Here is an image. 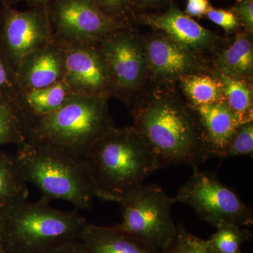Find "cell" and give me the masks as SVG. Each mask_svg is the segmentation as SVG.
I'll return each mask as SVG.
<instances>
[{"label":"cell","instance_id":"obj_4","mask_svg":"<svg viewBox=\"0 0 253 253\" xmlns=\"http://www.w3.org/2000/svg\"><path fill=\"white\" fill-rule=\"evenodd\" d=\"M5 251L7 253H47L81 239L87 225L76 211H63L39 201H14L0 211Z\"/></svg>","mask_w":253,"mask_h":253},{"label":"cell","instance_id":"obj_23","mask_svg":"<svg viewBox=\"0 0 253 253\" xmlns=\"http://www.w3.org/2000/svg\"><path fill=\"white\" fill-rule=\"evenodd\" d=\"M252 238L249 229L235 224L219 226L208 243L217 253H239L241 246Z\"/></svg>","mask_w":253,"mask_h":253},{"label":"cell","instance_id":"obj_8","mask_svg":"<svg viewBox=\"0 0 253 253\" xmlns=\"http://www.w3.org/2000/svg\"><path fill=\"white\" fill-rule=\"evenodd\" d=\"M98 44L112 80L114 97L131 102L149 78L141 37L130 28L108 33Z\"/></svg>","mask_w":253,"mask_h":253},{"label":"cell","instance_id":"obj_10","mask_svg":"<svg viewBox=\"0 0 253 253\" xmlns=\"http://www.w3.org/2000/svg\"><path fill=\"white\" fill-rule=\"evenodd\" d=\"M55 39L66 43H96L108 33L130 28L105 14L94 0H53L48 5Z\"/></svg>","mask_w":253,"mask_h":253},{"label":"cell","instance_id":"obj_11","mask_svg":"<svg viewBox=\"0 0 253 253\" xmlns=\"http://www.w3.org/2000/svg\"><path fill=\"white\" fill-rule=\"evenodd\" d=\"M62 43L65 54L63 81L71 94L107 99L114 97L112 80L98 42Z\"/></svg>","mask_w":253,"mask_h":253},{"label":"cell","instance_id":"obj_14","mask_svg":"<svg viewBox=\"0 0 253 253\" xmlns=\"http://www.w3.org/2000/svg\"><path fill=\"white\" fill-rule=\"evenodd\" d=\"M65 73L63 43L55 39L26 58L16 73L18 89H37L62 81Z\"/></svg>","mask_w":253,"mask_h":253},{"label":"cell","instance_id":"obj_18","mask_svg":"<svg viewBox=\"0 0 253 253\" xmlns=\"http://www.w3.org/2000/svg\"><path fill=\"white\" fill-rule=\"evenodd\" d=\"M213 72L238 79L252 81L253 42L252 33H239L230 45L216 54Z\"/></svg>","mask_w":253,"mask_h":253},{"label":"cell","instance_id":"obj_22","mask_svg":"<svg viewBox=\"0 0 253 253\" xmlns=\"http://www.w3.org/2000/svg\"><path fill=\"white\" fill-rule=\"evenodd\" d=\"M26 141L23 123L11 98L0 96V148Z\"/></svg>","mask_w":253,"mask_h":253},{"label":"cell","instance_id":"obj_19","mask_svg":"<svg viewBox=\"0 0 253 253\" xmlns=\"http://www.w3.org/2000/svg\"><path fill=\"white\" fill-rule=\"evenodd\" d=\"M178 82L186 101L191 106L224 101L222 84L212 71L184 76Z\"/></svg>","mask_w":253,"mask_h":253},{"label":"cell","instance_id":"obj_7","mask_svg":"<svg viewBox=\"0 0 253 253\" xmlns=\"http://www.w3.org/2000/svg\"><path fill=\"white\" fill-rule=\"evenodd\" d=\"M175 203L187 204L201 219L215 228L224 224L252 226L253 213L235 191L212 173L193 168L192 175L178 190Z\"/></svg>","mask_w":253,"mask_h":253},{"label":"cell","instance_id":"obj_17","mask_svg":"<svg viewBox=\"0 0 253 253\" xmlns=\"http://www.w3.org/2000/svg\"><path fill=\"white\" fill-rule=\"evenodd\" d=\"M80 240L91 253H163L142 240L113 226L88 224Z\"/></svg>","mask_w":253,"mask_h":253},{"label":"cell","instance_id":"obj_13","mask_svg":"<svg viewBox=\"0 0 253 253\" xmlns=\"http://www.w3.org/2000/svg\"><path fill=\"white\" fill-rule=\"evenodd\" d=\"M132 23H139L161 32L180 45L202 56L217 47L220 41L214 32L194 21L181 11L174 3L168 5L161 13H136Z\"/></svg>","mask_w":253,"mask_h":253},{"label":"cell","instance_id":"obj_2","mask_svg":"<svg viewBox=\"0 0 253 253\" xmlns=\"http://www.w3.org/2000/svg\"><path fill=\"white\" fill-rule=\"evenodd\" d=\"M97 198L117 202L158 169L152 150L132 126L101 134L82 156Z\"/></svg>","mask_w":253,"mask_h":253},{"label":"cell","instance_id":"obj_33","mask_svg":"<svg viewBox=\"0 0 253 253\" xmlns=\"http://www.w3.org/2000/svg\"><path fill=\"white\" fill-rule=\"evenodd\" d=\"M23 1L27 3L28 6L32 8L37 7V6H48L53 0H23Z\"/></svg>","mask_w":253,"mask_h":253},{"label":"cell","instance_id":"obj_30","mask_svg":"<svg viewBox=\"0 0 253 253\" xmlns=\"http://www.w3.org/2000/svg\"><path fill=\"white\" fill-rule=\"evenodd\" d=\"M210 0H186L184 13L190 17H202L212 8Z\"/></svg>","mask_w":253,"mask_h":253},{"label":"cell","instance_id":"obj_24","mask_svg":"<svg viewBox=\"0 0 253 253\" xmlns=\"http://www.w3.org/2000/svg\"><path fill=\"white\" fill-rule=\"evenodd\" d=\"M163 253H217L211 247L208 240L191 234L182 224L177 231L172 244Z\"/></svg>","mask_w":253,"mask_h":253},{"label":"cell","instance_id":"obj_26","mask_svg":"<svg viewBox=\"0 0 253 253\" xmlns=\"http://www.w3.org/2000/svg\"><path fill=\"white\" fill-rule=\"evenodd\" d=\"M94 1L105 14L131 27L135 15L131 0H94Z\"/></svg>","mask_w":253,"mask_h":253},{"label":"cell","instance_id":"obj_35","mask_svg":"<svg viewBox=\"0 0 253 253\" xmlns=\"http://www.w3.org/2000/svg\"><path fill=\"white\" fill-rule=\"evenodd\" d=\"M239 253H243V252H241V251H240V252Z\"/></svg>","mask_w":253,"mask_h":253},{"label":"cell","instance_id":"obj_16","mask_svg":"<svg viewBox=\"0 0 253 253\" xmlns=\"http://www.w3.org/2000/svg\"><path fill=\"white\" fill-rule=\"evenodd\" d=\"M71 94L62 81L44 87L18 89L13 101L24 124L54 113Z\"/></svg>","mask_w":253,"mask_h":253},{"label":"cell","instance_id":"obj_5","mask_svg":"<svg viewBox=\"0 0 253 253\" xmlns=\"http://www.w3.org/2000/svg\"><path fill=\"white\" fill-rule=\"evenodd\" d=\"M108 100L70 95L54 113L23 124L26 141L50 145L83 156L98 137L115 126Z\"/></svg>","mask_w":253,"mask_h":253},{"label":"cell","instance_id":"obj_20","mask_svg":"<svg viewBox=\"0 0 253 253\" xmlns=\"http://www.w3.org/2000/svg\"><path fill=\"white\" fill-rule=\"evenodd\" d=\"M213 73L219 78L222 84L224 102L234 113L239 122L241 124L253 122L252 81L238 79Z\"/></svg>","mask_w":253,"mask_h":253},{"label":"cell","instance_id":"obj_1","mask_svg":"<svg viewBox=\"0 0 253 253\" xmlns=\"http://www.w3.org/2000/svg\"><path fill=\"white\" fill-rule=\"evenodd\" d=\"M136 98L132 126L157 159L158 169L188 165L199 167L211 156L194 109L169 88H156Z\"/></svg>","mask_w":253,"mask_h":253},{"label":"cell","instance_id":"obj_34","mask_svg":"<svg viewBox=\"0 0 253 253\" xmlns=\"http://www.w3.org/2000/svg\"><path fill=\"white\" fill-rule=\"evenodd\" d=\"M0 253H7L5 251L4 244V236H3L2 225L0 219Z\"/></svg>","mask_w":253,"mask_h":253},{"label":"cell","instance_id":"obj_31","mask_svg":"<svg viewBox=\"0 0 253 253\" xmlns=\"http://www.w3.org/2000/svg\"><path fill=\"white\" fill-rule=\"evenodd\" d=\"M47 253H91L81 240L70 241L55 248Z\"/></svg>","mask_w":253,"mask_h":253},{"label":"cell","instance_id":"obj_27","mask_svg":"<svg viewBox=\"0 0 253 253\" xmlns=\"http://www.w3.org/2000/svg\"><path fill=\"white\" fill-rule=\"evenodd\" d=\"M206 16L210 21L224 29L226 33L235 31L241 26L237 16L231 9L212 7Z\"/></svg>","mask_w":253,"mask_h":253},{"label":"cell","instance_id":"obj_6","mask_svg":"<svg viewBox=\"0 0 253 253\" xmlns=\"http://www.w3.org/2000/svg\"><path fill=\"white\" fill-rule=\"evenodd\" d=\"M122 221L112 226L114 229L142 240L164 251L175 237L177 226L171 208L175 204L156 184H141L119 199Z\"/></svg>","mask_w":253,"mask_h":253},{"label":"cell","instance_id":"obj_36","mask_svg":"<svg viewBox=\"0 0 253 253\" xmlns=\"http://www.w3.org/2000/svg\"><path fill=\"white\" fill-rule=\"evenodd\" d=\"M241 1V0H237V1Z\"/></svg>","mask_w":253,"mask_h":253},{"label":"cell","instance_id":"obj_15","mask_svg":"<svg viewBox=\"0 0 253 253\" xmlns=\"http://www.w3.org/2000/svg\"><path fill=\"white\" fill-rule=\"evenodd\" d=\"M192 107L211 158H223L231 136L242 124L224 101Z\"/></svg>","mask_w":253,"mask_h":253},{"label":"cell","instance_id":"obj_28","mask_svg":"<svg viewBox=\"0 0 253 253\" xmlns=\"http://www.w3.org/2000/svg\"><path fill=\"white\" fill-rule=\"evenodd\" d=\"M18 91L16 76L0 52V96L13 98Z\"/></svg>","mask_w":253,"mask_h":253},{"label":"cell","instance_id":"obj_12","mask_svg":"<svg viewBox=\"0 0 253 253\" xmlns=\"http://www.w3.org/2000/svg\"><path fill=\"white\" fill-rule=\"evenodd\" d=\"M149 76L158 84H172L210 69L203 56L180 45L161 32L141 37Z\"/></svg>","mask_w":253,"mask_h":253},{"label":"cell","instance_id":"obj_25","mask_svg":"<svg viewBox=\"0 0 253 253\" xmlns=\"http://www.w3.org/2000/svg\"><path fill=\"white\" fill-rule=\"evenodd\" d=\"M253 154V123L241 125L231 136L226 146L223 158L239 156H251Z\"/></svg>","mask_w":253,"mask_h":253},{"label":"cell","instance_id":"obj_3","mask_svg":"<svg viewBox=\"0 0 253 253\" xmlns=\"http://www.w3.org/2000/svg\"><path fill=\"white\" fill-rule=\"evenodd\" d=\"M14 156L25 180L39 189L43 202L61 200L86 209L97 198L82 156L50 145L28 141L17 146Z\"/></svg>","mask_w":253,"mask_h":253},{"label":"cell","instance_id":"obj_9","mask_svg":"<svg viewBox=\"0 0 253 253\" xmlns=\"http://www.w3.org/2000/svg\"><path fill=\"white\" fill-rule=\"evenodd\" d=\"M52 38L48 6L26 11L4 6L0 18V52L15 75L28 55Z\"/></svg>","mask_w":253,"mask_h":253},{"label":"cell","instance_id":"obj_29","mask_svg":"<svg viewBox=\"0 0 253 253\" xmlns=\"http://www.w3.org/2000/svg\"><path fill=\"white\" fill-rule=\"evenodd\" d=\"M239 19L240 25L247 33H253V0L237 1L231 9Z\"/></svg>","mask_w":253,"mask_h":253},{"label":"cell","instance_id":"obj_32","mask_svg":"<svg viewBox=\"0 0 253 253\" xmlns=\"http://www.w3.org/2000/svg\"><path fill=\"white\" fill-rule=\"evenodd\" d=\"M171 2H172V0H131L135 14L138 10L142 11L158 9L163 6H168Z\"/></svg>","mask_w":253,"mask_h":253},{"label":"cell","instance_id":"obj_21","mask_svg":"<svg viewBox=\"0 0 253 253\" xmlns=\"http://www.w3.org/2000/svg\"><path fill=\"white\" fill-rule=\"evenodd\" d=\"M28 193L15 156L0 149V211L14 201L27 199Z\"/></svg>","mask_w":253,"mask_h":253}]
</instances>
